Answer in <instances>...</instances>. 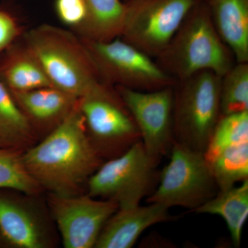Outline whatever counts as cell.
I'll list each match as a JSON object with an SVG mask.
<instances>
[{"label":"cell","instance_id":"3957f363","mask_svg":"<svg viewBox=\"0 0 248 248\" xmlns=\"http://www.w3.org/2000/svg\"><path fill=\"white\" fill-rule=\"evenodd\" d=\"M24 37L52 86L80 98L103 81L81 37L72 31L44 24Z\"/></svg>","mask_w":248,"mask_h":248},{"label":"cell","instance_id":"9c48e42d","mask_svg":"<svg viewBox=\"0 0 248 248\" xmlns=\"http://www.w3.org/2000/svg\"><path fill=\"white\" fill-rule=\"evenodd\" d=\"M200 1L128 0L120 37L155 60Z\"/></svg>","mask_w":248,"mask_h":248},{"label":"cell","instance_id":"44dd1931","mask_svg":"<svg viewBox=\"0 0 248 248\" xmlns=\"http://www.w3.org/2000/svg\"><path fill=\"white\" fill-rule=\"evenodd\" d=\"M221 116L248 112V63H237L221 77Z\"/></svg>","mask_w":248,"mask_h":248},{"label":"cell","instance_id":"30bf717a","mask_svg":"<svg viewBox=\"0 0 248 248\" xmlns=\"http://www.w3.org/2000/svg\"><path fill=\"white\" fill-rule=\"evenodd\" d=\"M41 195L0 188V248H51L55 223Z\"/></svg>","mask_w":248,"mask_h":248},{"label":"cell","instance_id":"7c38bea8","mask_svg":"<svg viewBox=\"0 0 248 248\" xmlns=\"http://www.w3.org/2000/svg\"><path fill=\"white\" fill-rule=\"evenodd\" d=\"M115 87L133 116L147 154L159 164L174 141L173 86L153 91Z\"/></svg>","mask_w":248,"mask_h":248},{"label":"cell","instance_id":"ac0fdd59","mask_svg":"<svg viewBox=\"0 0 248 248\" xmlns=\"http://www.w3.org/2000/svg\"><path fill=\"white\" fill-rule=\"evenodd\" d=\"M37 134L0 79V148L24 152L32 146Z\"/></svg>","mask_w":248,"mask_h":248},{"label":"cell","instance_id":"cb8c5ba5","mask_svg":"<svg viewBox=\"0 0 248 248\" xmlns=\"http://www.w3.org/2000/svg\"><path fill=\"white\" fill-rule=\"evenodd\" d=\"M55 10L59 20L68 30L83 37L88 16L85 0H55Z\"/></svg>","mask_w":248,"mask_h":248},{"label":"cell","instance_id":"7a4b0ae2","mask_svg":"<svg viewBox=\"0 0 248 248\" xmlns=\"http://www.w3.org/2000/svg\"><path fill=\"white\" fill-rule=\"evenodd\" d=\"M155 62L177 81L203 71L223 76L236 63L212 20L206 1H199Z\"/></svg>","mask_w":248,"mask_h":248},{"label":"cell","instance_id":"4fadbf2b","mask_svg":"<svg viewBox=\"0 0 248 248\" xmlns=\"http://www.w3.org/2000/svg\"><path fill=\"white\" fill-rule=\"evenodd\" d=\"M169 209L159 203L118 208L98 236L95 248H130L149 227L173 220Z\"/></svg>","mask_w":248,"mask_h":248},{"label":"cell","instance_id":"6da1fadb","mask_svg":"<svg viewBox=\"0 0 248 248\" xmlns=\"http://www.w3.org/2000/svg\"><path fill=\"white\" fill-rule=\"evenodd\" d=\"M22 161L32 179L49 194L84 193L103 159L88 135L78 102L62 123L23 152Z\"/></svg>","mask_w":248,"mask_h":248},{"label":"cell","instance_id":"603a6c76","mask_svg":"<svg viewBox=\"0 0 248 248\" xmlns=\"http://www.w3.org/2000/svg\"><path fill=\"white\" fill-rule=\"evenodd\" d=\"M247 141L248 112L221 116L204 151V156L208 158L225 147Z\"/></svg>","mask_w":248,"mask_h":248},{"label":"cell","instance_id":"d6986e66","mask_svg":"<svg viewBox=\"0 0 248 248\" xmlns=\"http://www.w3.org/2000/svg\"><path fill=\"white\" fill-rule=\"evenodd\" d=\"M87 22L81 38L109 42L120 37L123 30L127 5L122 0H85Z\"/></svg>","mask_w":248,"mask_h":248},{"label":"cell","instance_id":"ba28073f","mask_svg":"<svg viewBox=\"0 0 248 248\" xmlns=\"http://www.w3.org/2000/svg\"><path fill=\"white\" fill-rule=\"evenodd\" d=\"M81 39L104 82L139 91H156L177 83L154 59L120 37L109 42Z\"/></svg>","mask_w":248,"mask_h":248},{"label":"cell","instance_id":"2e32d148","mask_svg":"<svg viewBox=\"0 0 248 248\" xmlns=\"http://www.w3.org/2000/svg\"><path fill=\"white\" fill-rule=\"evenodd\" d=\"M218 35L237 63H248V0H205Z\"/></svg>","mask_w":248,"mask_h":248},{"label":"cell","instance_id":"8992f818","mask_svg":"<svg viewBox=\"0 0 248 248\" xmlns=\"http://www.w3.org/2000/svg\"><path fill=\"white\" fill-rule=\"evenodd\" d=\"M157 164L141 141L136 142L122 155L102 163L88 181L86 193L115 202L119 208L138 206L151 191Z\"/></svg>","mask_w":248,"mask_h":248},{"label":"cell","instance_id":"ffe728a7","mask_svg":"<svg viewBox=\"0 0 248 248\" xmlns=\"http://www.w3.org/2000/svg\"><path fill=\"white\" fill-rule=\"evenodd\" d=\"M218 191L231 188L248 178V141L225 147L205 158Z\"/></svg>","mask_w":248,"mask_h":248},{"label":"cell","instance_id":"7402d4cb","mask_svg":"<svg viewBox=\"0 0 248 248\" xmlns=\"http://www.w3.org/2000/svg\"><path fill=\"white\" fill-rule=\"evenodd\" d=\"M22 153L0 148V188L41 195L43 189L28 172L23 163Z\"/></svg>","mask_w":248,"mask_h":248},{"label":"cell","instance_id":"8fae6325","mask_svg":"<svg viewBox=\"0 0 248 248\" xmlns=\"http://www.w3.org/2000/svg\"><path fill=\"white\" fill-rule=\"evenodd\" d=\"M47 205L63 247H94L103 227L118 210L117 203L89 194L59 196L49 194Z\"/></svg>","mask_w":248,"mask_h":248},{"label":"cell","instance_id":"52a82bcc","mask_svg":"<svg viewBox=\"0 0 248 248\" xmlns=\"http://www.w3.org/2000/svg\"><path fill=\"white\" fill-rule=\"evenodd\" d=\"M170 152V161L160 174L159 185L147 202L194 211L215 197L218 187L203 152L174 141Z\"/></svg>","mask_w":248,"mask_h":248},{"label":"cell","instance_id":"d4e9b609","mask_svg":"<svg viewBox=\"0 0 248 248\" xmlns=\"http://www.w3.org/2000/svg\"><path fill=\"white\" fill-rule=\"evenodd\" d=\"M24 28L12 14L0 9V53L24 35Z\"/></svg>","mask_w":248,"mask_h":248},{"label":"cell","instance_id":"5b68a950","mask_svg":"<svg viewBox=\"0 0 248 248\" xmlns=\"http://www.w3.org/2000/svg\"><path fill=\"white\" fill-rule=\"evenodd\" d=\"M86 131L99 156H118L141 141L133 116L115 86L101 81L79 98Z\"/></svg>","mask_w":248,"mask_h":248},{"label":"cell","instance_id":"484cf974","mask_svg":"<svg viewBox=\"0 0 248 248\" xmlns=\"http://www.w3.org/2000/svg\"></svg>","mask_w":248,"mask_h":248},{"label":"cell","instance_id":"9a60e30c","mask_svg":"<svg viewBox=\"0 0 248 248\" xmlns=\"http://www.w3.org/2000/svg\"><path fill=\"white\" fill-rule=\"evenodd\" d=\"M0 79L11 92L52 86L24 35L4 52L0 60Z\"/></svg>","mask_w":248,"mask_h":248},{"label":"cell","instance_id":"277c9868","mask_svg":"<svg viewBox=\"0 0 248 248\" xmlns=\"http://www.w3.org/2000/svg\"><path fill=\"white\" fill-rule=\"evenodd\" d=\"M221 76L203 71L173 86L174 142L204 153L221 117Z\"/></svg>","mask_w":248,"mask_h":248},{"label":"cell","instance_id":"e0dca14e","mask_svg":"<svg viewBox=\"0 0 248 248\" xmlns=\"http://www.w3.org/2000/svg\"><path fill=\"white\" fill-rule=\"evenodd\" d=\"M194 211L221 217L228 226L233 245L239 247L248 216V179L241 182V186L218 191Z\"/></svg>","mask_w":248,"mask_h":248},{"label":"cell","instance_id":"5bb4252c","mask_svg":"<svg viewBox=\"0 0 248 248\" xmlns=\"http://www.w3.org/2000/svg\"><path fill=\"white\" fill-rule=\"evenodd\" d=\"M36 134L46 135L71 113L79 98L55 86H46L22 92H11Z\"/></svg>","mask_w":248,"mask_h":248}]
</instances>
